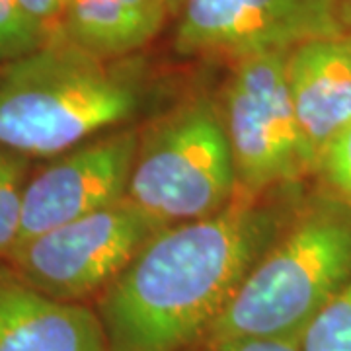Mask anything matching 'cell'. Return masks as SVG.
I'll return each instance as SVG.
<instances>
[{
    "label": "cell",
    "instance_id": "11",
    "mask_svg": "<svg viewBox=\"0 0 351 351\" xmlns=\"http://www.w3.org/2000/svg\"><path fill=\"white\" fill-rule=\"evenodd\" d=\"M170 14L166 0H64L61 36L113 61L152 41Z\"/></svg>",
    "mask_w": 351,
    "mask_h": 351
},
{
    "label": "cell",
    "instance_id": "4",
    "mask_svg": "<svg viewBox=\"0 0 351 351\" xmlns=\"http://www.w3.org/2000/svg\"><path fill=\"white\" fill-rule=\"evenodd\" d=\"M237 193L223 106L211 96L188 98L141 131L127 197L158 223L207 219Z\"/></svg>",
    "mask_w": 351,
    "mask_h": 351
},
{
    "label": "cell",
    "instance_id": "10",
    "mask_svg": "<svg viewBox=\"0 0 351 351\" xmlns=\"http://www.w3.org/2000/svg\"><path fill=\"white\" fill-rule=\"evenodd\" d=\"M0 351H108L96 308L47 297L0 265Z\"/></svg>",
    "mask_w": 351,
    "mask_h": 351
},
{
    "label": "cell",
    "instance_id": "20",
    "mask_svg": "<svg viewBox=\"0 0 351 351\" xmlns=\"http://www.w3.org/2000/svg\"><path fill=\"white\" fill-rule=\"evenodd\" d=\"M0 71H2V69H0Z\"/></svg>",
    "mask_w": 351,
    "mask_h": 351
},
{
    "label": "cell",
    "instance_id": "1",
    "mask_svg": "<svg viewBox=\"0 0 351 351\" xmlns=\"http://www.w3.org/2000/svg\"><path fill=\"white\" fill-rule=\"evenodd\" d=\"M295 217L281 199L237 193L207 219L156 232L96 301L108 351H197Z\"/></svg>",
    "mask_w": 351,
    "mask_h": 351
},
{
    "label": "cell",
    "instance_id": "8",
    "mask_svg": "<svg viewBox=\"0 0 351 351\" xmlns=\"http://www.w3.org/2000/svg\"><path fill=\"white\" fill-rule=\"evenodd\" d=\"M141 131L119 127L55 156L27 180L18 246L125 199Z\"/></svg>",
    "mask_w": 351,
    "mask_h": 351
},
{
    "label": "cell",
    "instance_id": "19",
    "mask_svg": "<svg viewBox=\"0 0 351 351\" xmlns=\"http://www.w3.org/2000/svg\"><path fill=\"white\" fill-rule=\"evenodd\" d=\"M168 2V6H170V12L178 14L180 12V8H182V4H184V0H166Z\"/></svg>",
    "mask_w": 351,
    "mask_h": 351
},
{
    "label": "cell",
    "instance_id": "7",
    "mask_svg": "<svg viewBox=\"0 0 351 351\" xmlns=\"http://www.w3.org/2000/svg\"><path fill=\"white\" fill-rule=\"evenodd\" d=\"M339 0H184L176 49L240 59L343 36Z\"/></svg>",
    "mask_w": 351,
    "mask_h": 351
},
{
    "label": "cell",
    "instance_id": "16",
    "mask_svg": "<svg viewBox=\"0 0 351 351\" xmlns=\"http://www.w3.org/2000/svg\"><path fill=\"white\" fill-rule=\"evenodd\" d=\"M197 351H301V348H299V339L230 338L205 343Z\"/></svg>",
    "mask_w": 351,
    "mask_h": 351
},
{
    "label": "cell",
    "instance_id": "17",
    "mask_svg": "<svg viewBox=\"0 0 351 351\" xmlns=\"http://www.w3.org/2000/svg\"><path fill=\"white\" fill-rule=\"evenodd\" d=\"M20 4L53 38L61 36L64 0H20Z\"/></svg>",
    "mask_w": 351,
    "mask_h": 351
},
{
    "label": "cell",
    "instance_id": "2",
    "mask_svg": "<svg viewBox=\"0 0 351 351\" xmlns=\"http://www.w3.org/2000/svg\"><path fill=\"white\" fill-rule=\"evenodd\" d=\"M138 108L133 76L63 36L0 71V145L27 158H55Z\"/></svg>",
    "mask_w": 351,
    "mask_h": 351
},
{
    "label": "cell",
    "instance_id": "3",
    "mask_svg": "<svg viewBox=\"0 0 351 351\" xmlns=\"http://www.w3.org/2000/svg\"><path fill=\"white\" fill-rule=\"evenodd\" d=\"M351 281V207L332 193L299 209L269 246L209 334L299 339L316 314Z\"/></svg>",
    "mask_w": 351,
    "mask_h": 351
},
{
    "label": "cell",
    "instance_id": "6",
    "mask_svg": "<svg viewBox=\"0 0 351 351\" xmlns=\"http://www.w3.org/2000/svg\"><path fill=\"white\" fill-rule=\"evenodd\" d=\"M162 228L125 197L16 246L6 263L47 297L86 302L98 299Z\"/></svg>",
    "mask_w": 351,
    "mask_h": 351
},
{
    "label": "cell",
    "instance_id": "12",
    "mask_svg": "<svg viewBox=\"0 0 351 351\" xmlns=\"http://www.w3.org/2000/svg\"><path fill=\"white\" fill-rule=\"evenodd\" d=\"M29 158L0 145V260L12 254L20 240Z\"/></svg>",
    "mask_w": 351,
    "mask_h": 351
},
{
    "label": "cell",
    "instance_id": "15",
    "mask_svg": "<svg viewBox=\"0 0 351 351\" xmlns=\"http://www.w3.org/2000/svg\"><path fill=\"white\" fill-rule=\"evenodd\" d=\"M316 174L322 178L328 193L351 207V127L328 145L318 160Z\"/></svg>",
    "mask_w": 351,
    "mask_h": 351
},
{
    "label": "cell",
    "instance_id": "9",
    "mask_svg": "<svg viewBox=\"0 0 351 351\" xmlns=\"http://www.w3.org/2000/svg\"><path fill=\"white\" fill-rule=\"evenodd\" d=\"M287 80L302 138L316 166L351 127V36L313 39L287 55Z\"/></svg>",
    "mask_w": 351,
    "mask_h": 351
},
{
    "label": "cell",
    "instance_id": "13",
    "mask_svg": "<svg viewBox=\"0 0 351 351\" xmlns=\"http://www.w3.org/2000/svg\"><path fill=\"white\" fill-rule=\"evenodd\" d=\"M301 351H351V281L308 322Z\"/></svg>",
    "mask_w": 351,
    "mask_h": 351
},
{
    "label": "cell",
    "instance_id": "18",
    "mask_svg": "<svg viewBox=\"0 0 351 351\" xmlns=\"http://www.w3.org/2000/svg\"><path fill=\"white\" fill-rule=\"evenodd\" d=\"M339 10H341V22L346 27V34L351 36V0H339Z\"/></svg>",
    "mask_w": 351,
    "mask_h": 351
},
{
    "label": "cell",
    "instance_id": "14",
    "mask_svg": "<svg viewBox=\"0 0 351 351\" xmlns=\"http://www.w3.org/2000/svg\"><path fill=\"white\" fill-rule=\"evenodd\" d=\"M53 39L25 12L20 0H0V64L20 61Z\"/></svg>",
    "mask_w": 351,
    "mask_h": 351
},
{
    "label": "cell",
    "instance_id": "5",
    "mask_svg": "<svg viewBox=\"0 0 351 351\" xmlns=\"http://www.w3.org/2000/svg\"><path fill=\"white\" fill-rule=\"evenodd\" d=\"M287 55L240 57L226 82L223 115L242 195L258 197L314 174L289 90Z\"/></svg>",
    "mask_w": 351,
    "mask_h": 351
}]
</instances>
